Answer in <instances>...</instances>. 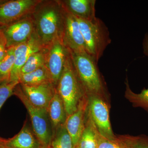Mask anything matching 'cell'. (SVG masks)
<instances>
[{"instance_id": "obj_3", "label": "cell", "mask_w": 148, "mask_h": 148, "mask_svg": "<svg viewBox=\"0 0 148 148\" xmlns=\"http://www.w3.org/2000/svg\"><path fill=\"white\" fill-rule=\"evenodd\" d=\"M76 17L84 40L86 53L98 63L111 42L108 29L100 18L96 17L91 20H86Z\"/></svg>"}, {"instance_id": "obj_12", "label": "cell", "mask_w": 148, "mask_h": 148, "mask_svg": "<svg viewBox=\"0 0 148 148\" xmlns=\"http://www.w3.org/2000/svg\"><path fill=\"white\" fill-rule=\"evenodd\" d=\"M20 86L32 105L37 108L47 110L56 88L51 82L34 86L20 84Z\"/></svg>"}, {"instance_id": "obj_21", "label": "cell", "mask_w": 148, "mask_h": 148, "mask_svg": "<svg viewBox=\"0 0 148 148\" xmlns=\"http://www.w3.org/2000/svg\"><path fill=\"white\" fill-rule=\"evenodd\" d=\"M50 145L52 148H75L65 124L58 128L53 134Z\"/></svg>"}, {"instance_id": "obj_6", "label": "cell", "mask_w": 148, "mask_h": 148, "mask_svg": "<svg viewBox=\"0 0 148 148\" xmlns=\"http://www.w3.org/2000/svg\"><path fill=\"white\" fill-rule=\"evenodd\" d=\"M41 2L36 0L0 1V29L21 20L34 11Z\"/></svg>"}, {"instance_id": "obj_8", "label": "cell", "mask_w": 148, "mask_h": 148, "mask_svg": "<svg viewBox=\"0 0 148 148\" xmlns=\"http://www.w3.org/2000/svg\"><path fill=\"white\" fill-rule=\"evenodd\" d=\"M64 8V29L62 39L64 45L71 53H86L84 40L77 19Z\"/></svg>"}, {"instance_id": "obj_4", "label": "cell", "mask_w": 148, "mask_h": 148, "mask_svg": "<svg viewBox=\"0 0 148 148\" xmlns=\"http://www.w3.org/2000/svg\"><path fill=\"white\" fill-rule=\"evenodd\" d=\"M70 53L77 75L86 93L104 98L105 88L98 63L86 52Z\"/></svg>"}, {"instance_id": "obj_25", "label": "cell", "mask_w": 148, "mask_h": 148, "mask_svg": "<svg viewBox=\"0 0 148 148\" xmlns=\"http://www.w3.org/2000/svg\"><path fill=\"white\" fill-rule=\"evenodd\" d=\"M125 136L131 148H148V136L145 135Z\"/></svg>"}, {"instance_id": "obj_11", "label": "cell", "mask_w": 148, "mask_h": 148, "mask_svg": "<svg viewBox=\"0 0 148 148\" xmlns=\"http://www.w3.org/2000/svg\"><path fill=\"white\" fill-rule=\"evenodd\" d=\"M88 106V95L86 93L80 102L77 110L67 116L65 122V127L71 137L75 148L78 146L84 130Z\"/></svg>"}, {"instance_id": "obj_24", "label": "cell", "mask_w": 148, "mask_h": 148, "mask_svg": "<svg viewBox=\"0 0 148 148\" xmlns=\"http://www.w3.org/2000/svg\"><path fill=\"white\" fill-rule=\"evenodd\" d=\"M19 83L18 81L5 82L0 84V110L4 103L12 94Z\"/></svg>"}, {"instance_id": "obj_18", "label": "cell", "mask_w": 148, "mask_h": 148, "mask_svg": "<svg viewBox=\"0 0 148 148\" xmlns=\"http://www.w3.org/2000/svg\"><path fill=\"white\" fill-rule=\"evenodd\" d=\"M18 82L19 84L29 86L38 85L48 82L53 83L45 66L31 73L20 75Z\"/></svg>"}, {"instance_id": "obj_27", "label": "cell", "mask_w": 148, "mask_h": 148, "mask_svg": "<svg viewBox=\"0 0 148 148\" xmlns=\"http://www.w3.org/2000/svg\"><path fill=\"white\" fill-rule=\"evenodd\" d=\"M143 47L144 53L148 57V39L147 35H145L143 42Z\"/></svg>"}, {"instance_id": "obj_23", "label": "cell", "mask_w": 148, "mask_h": 148, "mask_svg": "<svg viewBox=\"0 0 148 148\" xmlns=\"http://www.w3.org/2000/svg\"><path fill=\"white\" fill-rule=\"evenodd\" d=\"M45 53H44L42 50L33 53L21 68L20 75L34 71L45 66Z\"/></svg>"}, {"instance_id": "obj_30", "label": "cell", "mask_w": 148, "mask_h": 148, "mask_svg": "<svg viewBox=\"0 0 148 148\" xmlns=\"http://www.w3.org/2000/svg\"><path fill=\"white\" fill-rule=\"evenodd\" d=\"M147 37L148 39V35H147Z\"/></svg>"}, {"instance_id": "obj_26", "label": "cell", "mask_w": 148, "mask_h": 148, "mask_svg": "<svg viewBox=\"0 0 148 148\" xmlns=\"http://www.w3.org/2000/svg\"><path fill=\"white\" fill-rule=\"evenodd\" d=\"M7 42L3 30L0 29V61L5 55L8 48Z\"/></svg>"}, {"instance_id": "obj_22", "label": "cell", "mask_w": 148, "mask_h": 148, "mask_svg": "<svg viewBox=\"0 0 148 148\" xmlns=\"http://www.w3.org/2000/svg\"><path fill=\"white\" fill-rule=\"evenodd\" d=\"M97 139L98 148H131L125 135L110 139L101 135L98 130Z\"/></svg>"}, {"instance_id": "obj_9", "label": "cell", "mask_w": 148, "mask_h": 148, "mask_svg": "<svg viewBox=\"0 0 148 148\" xmlns=\"http://www.w3.org/2000/svg\"><path fill=\"white\" fill-rule=\"evenodd\" d=\"M69 53V50L61 39L55 41L48 48V51L45 53V66L54 85L58 84Z\"/></svg>"}, {"instance_id": "obj_1", "label": "cell", "mask_w": 148, "mask_h": 148, "mask_svg": "<svg viewBox=\"0 0 148 148\" xmlns=\"http://www.w3.org/2000/svg\"><path fill=\"white\" fill-rule=\"evenodd\" d=\"M36 16L35 36L43 49H48L56 40H63L64 10L61 3L43 7Z\"/></svg>"}, {"instance_id": "obj_31", "label": "cell", "mask_w": 148, "mask_h": 148, "mask_svg": "<svg viewBox=\"0 0 148 148\" xmlns=\"http://www.w3.org/2000/svg\"><path fill=\"white\" fill-rule=\"evenodd\" d=\"M75 148H78V147H75Z\"/></svg>"}, {"instance_id": "obj_10", "label": "cell", "mask_w": 148, "mask_h": 148, "mask_svg": "<svg viewBox=\"0 0 148 148\" xmlns=\"http://www.w3.org/2000/svg\"><path fill=\"white\" fill-rule=\"evenodd\" d=\"M5 35L7 48L27 41L34 34V24L31 18H23L2 29Z\"/></svg>"}, {"instance_id": "obj_28", "label": "cell", "mask_w": 148, "mask_h": 148, "mask_svg": "<svg viewBox=\"0 0 148 148\" xmlns=\"http://www.w3.org/2000/svg\"><path fill=\"white\" fill-rule=\"evenodd\" d=\"M5 141V140L0 138V148H4Z\"/></svg>"}, {"instance_id": "obj_7", "label": "cell", "mask_w": 148, "mask_h": 148, "mask_svg": "<svg viewBox=\"0 0 148 148\" xmlns=\"http://www.w3.org/2000/svg\"><path fill=\"white\" fill-rule=\"evenodd\" d=\"M88 95L87 110L98 132L108 139L115 138L116 136L114 135L111 127L108 107L103 98L94 94Z\"/></svg>"}, {"instance_id": "obj_19", "label": "cell", "mask_w": 148, "mask_h": 148, "mask_svg": "<svg viewBox=\"0 0 148 148\" xmlns=\"http://www.w3.org/2000/svg\"><path fill=\"white\" fill-rule=\"evenodd\" d=\"M14 47L8 48L6 53L0 61V83L10 80L11 74L15 61Z\"/></svg>"}, {"instance_id": "obj_20", "label": "cell", "mask_w": 148, "mask_h": 148, "mask_svg": "<svg viewBox=\"0 0 148 148\" xmlns=\"http://www.w3.org/2000/svg\"><path fill=\"white\" fill-rule=\"evenodd\" d=\"M125 84V98L134 107L142 108L148 112V88H144L140 93H136L130 88L127 79Z\"/></svg>"}, {"instance_id": "obj_32", "label": "cell", "mask_w": 148, "mask_h": 148, "mask_svg": "<svg viewBox=\"0 0 148 148\" xmlns=\"http://www.w3.org/2000/svg\"></svg>"}, {"instance_id": "obj_17", "label": "cell", "mask_w": 148, "mask_h": 148, "mask_svg": "<svg viewBox=\"0 0 148 148\" xmlns=\"http://www.w3.org/2000/svg\"><path fill=\"white\" fill-rule=\"evenodd\" d=\"M86 114L87 118L84 130L77 147L78 148H98V130L88 110Z\"/></svg>"}, {"instance_id": "obj_2", "label": "cell", "mask_w": 148, "mask_h": 148, "mask_svg": "<svg viewBox=\"0 0 148 148\" xmlns=\"http://www.w3.org/2000/svg\"><path fill=\"white\" fill-rule=\"evenodd\" d=\"M56 89L64 103L67 116H69L77 110L86 93L77 75L69 51Z\"/></svg>"}, {"instance_id": "obj_15", "label": "cell", "mask_w": 148, "mask_h": 148, "mask_svg": "<svg viewBox=\"0 0 148 148\" xmlns=\"http://www.w3.org/2000/svg\"><path fill=\"white\" fill-rule=\"evenodd\" d=\"M4 148H44L34 133L25 123L18 134L13 138L5 140Z\"/></svg>"}, {"instance_id": "obj_5", "label": "cell", "mask_w": 148, "mask_h": 148, "mask_svg": "<svg viewBox=\"0 0 148 148\" xmlns=\"http://www.w3.org/2000/svg\"><path fill=\"white\" fill-rule=\"evenodd\" d=\"M18 84L14 90V94L21 100L27 109L37 139L44 148L50 146L52 138V129L49 124L47 110L37 108L32 105Z\"/></svg>"}, {"instance_id": "obj_29", "label": "cell", "mask_w": 148, "mask_h": 148, "mask_svg": "<svg viewBox=\"0 0 148 148\" xmlns=\"http://www.w3.org/2000/svg\"><path fill=\"white\" fill-rule=\"evenodd\" d=\"M46 148H52V147H50V146H49V147H47Z\"/></svg>"}, {"instance_id": "obj_13", "label": "cell", "mask_w": 148, "mask_h": 148, "mask_svg": "<svg viewBox=\"0 0 148 148\" xmlns=\"http://www.w3.org/2000/svg\"><path fill=\"white\" fill-rule=\"evenodd\" d=\"M43 49L34 34L27 41L14 47L15 61L10 81L18 82L21 68L30 56L42 51Z\"/></svg>"}, {"instance_id": "obj_14", "label": "cell", "mask_w": 148, "mask_h": 148, "mask_svg": "<svg viewBox=\"0 0 148 148\" xmlns=\"http://www.w3.org/2000/svg\"><path fill=\"white\" fill-rule=\"evenodd\" d=\"M95 3V0H67L61 3L69 13L86 20H91L96 17Z\"/></svg>"}, {"instance_id": "obj_16", "label": "cell", "mask_w": 148, "mask_h": 148, "mask_svg": "<svg viewBox=\"0 0 148 148\" xmlns=\"http://www.w3.org/2000/svg\"><path fill=\"white\" fill-rule=\"evenodd\" d=\"M47 111L53 136L58 128L65 124L67 117L64 103L56 88Z\"/></svg>"}]
</instances>
